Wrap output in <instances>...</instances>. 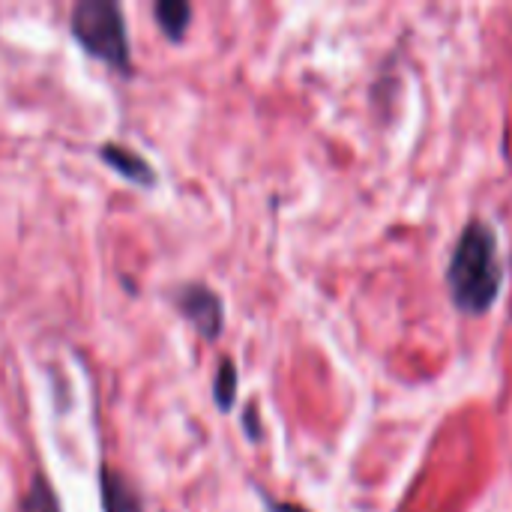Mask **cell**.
Instances as JSON below:
<instances>
[{
    "label": "cell",
    "mask_w": 512,
    "mask_h": 512,
    "mask_svg": "<svg viewBox=\"0 0 512 512\" xmlns=\"http://www.w3.org/2000/svg\"><path fill=\"white\" fill-rule=\"evenodd\" d=\"M72 33L75 39L96 54L99 60L126 69L129 66V39L123 12L111 0H84L72 12Z\"/></svg>",
    "instance_id": "obj_2"
},
{
    "label": "cell",
    "mask_w": 512,
    "mask_h": 512,
    "mask_svg": "<svg viewBox=\"0 0 512 512\" xmlns=\"http://www.w3.org/2000/svg\"><path fill=\"white\" fill-rule=\"evenodd\" d=\"M177 303L186 312V318L201 330V336H207V339L219 336V330H222V300L213 291H207L204 285H189V288L180 291Z\"/></svg>",
    "instance_id": "obj_3"
},
{
    "label": "cell",
    "mask_w": 512,
    "mask_h": 512,
    "mask_svg": "<svg viewBox=\"0 0 512 512\" xmlns=\"http://www.w3.org/2000/svg\"><path fill=\"white\" fill-rule=\"evenodd\" d=\"M102 156H105L123 177H129V180H135V183H150V180H153L150 165H147L138 153L126 150L123 144H108V147L102 150Z\"/></svg>",
    "instance_id": "obj_4"
},
{
    "label": "cell",
    "mask_w": 512,
    "mask_h": 512,
    "mask_svg": "<svg viewBox=\"0 0 512 512\" xmlns=\"http://www.w3.org/2000/svg\"><path fill=\"white\" fill-rule=\"evenodd\" d=\"M234 393H237V369L231 360H225L219 366V375H216V402L222 408H231L234 405Z\"/></svg>",
    "instance_id": "obj_8"
},
{
    "label": "cell",
    "mask_w": 512,
    "mask_h": 512,
    "mask_svg": "<svg viewBox=\"0 0 512 512\" xmlns=\"http://www.w3.org/2000/svg\"><path fill=\"white\" fill-rule=\"evenodd\" d=\"M447 285L456 306L471 315L489 312L498 300L504 285V267L498 258L495 231L486 222L474 219L459 234V243L447 267Z\"/></svg>",
    "instance_id": "obj_1"
},
{
    "label": "cell",
    "mask_w": 512,
    "mask_h": 512,
    "mask_svg": "<svg viewBox=\"0 0 512 512\" xmlns=\"http://www.w3.org/2000/svg\"><path fill=\"white\" fill-rule=\"evenodd\" d=\"M21 512H60L57 495H54V489L45 483V477H36V480H33V486H30L27 495H24Z\"/></svg>",
    "instance_id": "obj_7"
},
{
    "label": "cell",
    "mask_w": 512,
    "mask_h": 512,
    "mask_svg": "<svg viewBox=\"0 0 512 512\" xmlns=\"http://www.w3.org/2000/svg\"><path fill=\"white\" fill-rule=\"evenodd\" d=\"M270 512H306L297 504H270Z\"/></svg>",
    "instance_id": "obj_9"
},
{
    "label": "cell",
    "mask_w": 512,
    "mask_h": 512,
    "mask_svg": "<svg viewBox=\"0 0 512 512\" xmlns=\"http://www.w3.org/2000/svg\"><path fill=\"white\" fill-rule=\"evenodd\" d=\"M102 498H105V512H141L138 495L126 486L123 477H114L111 471L102 474Z\"/></svg>",
    "instance_id": "obj_5"
},
{
    "label": "cell",
    "mask_w": 512,
    "mask_h": 512,
    "mask_svg": "<svg viewBox=\"0 0 512 512\" xmlns=\"http://www.w3.org/2000/svg\"><path fill=\"white\" fill-rule=\"evenodd\" d=\"M156 18H159V24L165 27L168 36L180 39L189 18H192V6L180 3V0H162V3H156Z\"/></svg>",
    "instance_id": "obj_6"
}]
</instances>
